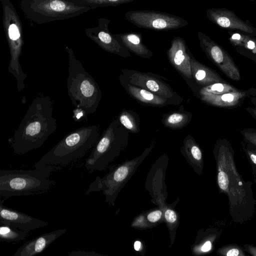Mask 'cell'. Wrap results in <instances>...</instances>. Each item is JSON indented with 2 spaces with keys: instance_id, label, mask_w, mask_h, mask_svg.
I'll use <instances>...</instances> for the list:
<instances>
[{
  "instance_id": "6da1fadb",
  "label": "cell",
  "mask_w": 256,
  "mask_h": 256,
  "mask_svg": "<svg viewBox=\"0 0 256 256\" xmlns=\"http://www.w3.org/2000/svg\"><path fill=\"white\" fill-rule=\"evenodd\" d=\"M213 153L216 162V182L220 192L228 198L232 220L240 224L250 220L256 211L252 184L245 181L236 167L234 150L226 138L218 140Z\"/></svg>"
},
{
  "instance_id": "7a4b0ae2",
  "label": "cell",
  "mask_w": 256,
  "mask_h": 256,
  "mask_svg": "<svg viewBox=\"0 0 256 256\" xmlns=\"http://www.w3.org/2000/svg\"><path fill=\"white\" fill-rule=\"evenodd\" d=\"M49 96H38L30 105L12 140L14 152L24 154L40 147L56 130Z\"/></svg>"
},
{
  "instance_id": "3957f363",
  "label": "cell",
  "mask_w": 256,
  "mask_h": 256,
  "mask_svg": "<svg viewBox=\"0 0 256 256\" xmlns=\"http://www.w3.org/2000/svg\"><path fill=\"white\" fill-rule=\"evenodd\" d=\"M100 136L95 125L82 126L67 134L36 162L34 166L50 173L83 158L94 146Z\"/></svg>"
},
{
  "instance_id": "277c9868",
  "label": "cell",
  "mask_w": 256,
  "mask_h": 256,
  "mask_svg": "<svg viewBox=\"0 0 256 256\" xmlns=\"http://www.w3.org/2000/svg\"><path fill=\"white\" fill-rule=\"evenodd\" d=\"M65 48L68 61V94L76 108L82 110L87 115L92 114L97 110L102 98L100 88L76 58L72 50L68 46Z\"/></svg>"
},
{
  "instance_id": "5b68a950",
  "label": "cell",
  "mask_w": 256,
  "mask_h": 256,
  "mask_svg": "<svg viewBox=\"0 0 256 256\" xmlns=\"http://www.w3.org/2000/svg\"><path fill=\"white\" fill-rule=\"evenodd\" d=\"M51 173L35 168L32 170H0V196L6 200L16 196H34L48 192L56 182Z\"/></svg>"
},
{
  "instance_id": "8992f818",
  "label": "cell",
  "mask_w": 256,
  "mask_h": 256,
  "mask_svg": "<svg viewBox=\"0 0 256 256\" xmlns=\"http://www.w3.org/2000/svg\"><path fill=\"white\" fill-rule=\"evenodd\" d=\"M19 5L26 17L38 24L67 20L95 8L69 0H19Z\"/></svg>"
},
{
  "instance_id": "52a82bcc",
  "label": "cell",
  "mask_w": 256,
  "mask_h": 256,
  "mask_svg": "<svg viewBox=\"0 0 256 256\" xmlns=\"http://www.w3.org/2000/svg\"><path fill=\"white\" fill-rule=\"evenodd\" d=\"M0 2L3 10L4 28L10 55L8 70L14 76L18 90L20 92L25 87L24 80L26 78V74L23 72L19 60L24 42L22 22L10 0H0Z\"/></svg>"
},
{
  "instance_id": "ba28073f",
  "label": "cell",
  "mask_w": 256,
  "mask_h": 256,
  "mask_svg": "<svg viewBox=\"0 0 256 256\" xmlns=\"http://www.w3.org/2000/svg\"><path fill=\"white\" fill-rule=\"evenodd\" d=\"M148 148L138 157L110 168L108 172L102 178L97 176L88 186L84 194L102 190L105 202L114 206L115 200L126 182L134 173L138 166L150 151Z\"/></svg>"
},
{
  "instance_id": "9c48e42d",
  "label": "cell",
  "mask_w": 256,
  "mask_h": 256,
  "mask_svg": "<svg viewBox=\"0 0 256 256\" xmlns=\"http://www.w3.org/2000/svg\"><path fill=\"white\" fill-rule=\"evenodd\" d=\"M123 144L118 132V122L113 121L86 160L84 167L90 173L106 168L120 154Z\"/></svg>"
},
{
  "instance_id": "30bf717a",
  "label": "cell",
  "mask_w": 256,
  "mask_h": 256,
  "mask_svg": "<svg viewBox=\"0 0 256 256\" xmlns=\"http://www.w3.org/2000/svg\"><path fill=\"white\" fill-rule=\"evenodd\" d=\"M126 20L140 28L167 31L182 28L188 24L187 20L170 13L149 10H129Z\"/></svg>"
},
{
  "instance_id": "8fae6325",
  "label": "cell",
  "mask_w": 256,
  "mask_h": 256,
  "mask_svg": "<svg viewBox=\"0 0 256 256\" xmlns=\"http://www.w3.org/2000/svg\"><path fill=\"white\" fill-rule=\"evenodd\" d=\"M200 45L208 59L228 78L240 80L239 69L229 54L220 45L202 32H198Z\"/></svg>"
},
{
  "instance_id": "7c38bea8",
  "label": "cell",
  "mask_w": 256,
  "mask_h": 256,
  "mask_svg": "<svg viewBox=\"0 0 256 256\" xmlns=\"http://www.w3.org/2000/svg\"><path fill=\"white\" fill-rule=\"evenodd\" d=\"M96 26L86 28L85 34L104 50L124 58L130 56V51L120 42L109 30L110 20L100 18Z\"/></svg>"
},
{
  "instance_id": "4fadbf2b",
  "label": "cell",
  "mask_w": 256,
  "mask_h": 256,
  "mask_svg": "<svg viewBox=\"0 0 256 256\" xmlns=\"http://www.w3.org/2000/svg\"><path fill=\"white\" fill-rule=\"evenodd\" d=\"M206 17L210 22L221 28L236 30L256 36V28L248 20H243L233 11L225 8H208Z\"/></svg>"
},
{
  "instance_id": "5bb4252c",
  "label": "cell",
  "mask_w": 256,
  "mask_h": 256,
  "mask_svg": "<svg viewBox=\"0 0 256 256\" xmlns=\"http://www.w3.org/2000/svg\"><path fill=\"white\" fill-rule=\"evenodd\" d=\"M122 72L121 78L129 84L169 100L174 101L175 96H178L169 86L153 76L152 74L128 70H122Z\"/></svg>"
},
{
  "instance_id": "9a60e30c",
  "label": "cell",
  "mask_w": 256,
  "mask_h": 256,
  "mask_svg": "<svg viewBox=\"0 0 256 256\" xmlns=\"http://www.w3.org/2000/svg\"><path fill=\"white\" fill-rule=\"evenodd\" d=\"M0 200V223L10 225L24 231H30L49 225L48 222L4 206Z\"/></svg>"
},
{
  "instance_id": "2e32d148",
  "label": "cell",
  "mask_w": 256,
  "mask_h": 256,
  "mask_svg": "<svg viewBox=\"0 0 256 256\" xmlns=\"http://www.w3.org/2000/svg\"><path fill=\"white\" fill-rule=\"evenodd\" d=\"M170 62L173 66L188 78H192L190 60L192 56L184 39L174 37L167 52Z\"/></svg>"
},
{
  "instance_id": "e0dca14e",
  "label": "cell",
  "mask_w": 256,
  "mask_h": 256,
  "mask_svg": "<svg viewBox=\"0 0 256 256\" xmlns=\"http://www.w3.org/2000/svg\"><path fill=\"white\" fill-rule=\"evenodd\" d=\"M67 230V228L58 229L27 241L17 249L12 256H34L40 254Z\"/></svg>"
},
{
  "instance_id": "ac0fdd59",
  "label": "cell",
  "mask_w": 256,
  "mask_h": 256,
  "mask_svg": "<svg viewBox=\"0 0 256 256\" xmlns=\"http://www.w3.org/2000/svg\"><path fill=\"white\" fill-rule=\"evenodd\" d=\"M248 96H249L246 90H240L218 95L200 96L204 102L212 106L223 108H234L240 106Z\"/></svg>"
},
{
  "instance_id": "d6986e66",
  "label": "cell",
  "mask_w": 256,
  "mask_h": 256,
  "mask_svg": "<svg viewBox=\"0 0 256 256\" xmlns=\"http://www.w3.org/2000/svg\"><path fill=\"white\" fill-rule=\"evenodd\" d=\"M116 39L129 51L143 58H150L153 55L142 42V36L137 32L114 34Z\"/></svg>"
},
{
  "instance_id": "ffe728a7",
  "label": "cell",
  "mask_w": 256,
  "mask_h": 256,
  "mask_svg": "<svg viewBox=\"0 0 256 256\" xmlns=\"http://www.w3.org/2000/svg\"><path fill=\"white\" fill-rule=\"evenodd\" d=\"M190 66L192 77L202 87L214 83L226 82L216 71L198 62L192 56L190 60Z\"/></svg>"
},
{
  "instance_id": "44dd1931",
  "label": "cell",
  "mask_w": 256,
  "mask_h": 256,
  "mask_svg": "<svg viewBox=\"0 0 256 256\" xmlns=\"http://www.w3.org/2000/svg\"><path fill=\"white\" fill-rule=\"evenodd\" d=\"M122 85L132 97L142 103L154 106H164L175 104L172 100L126 82L124 83L122 82Z\"/></svg>"
},
{
  "instance_id": "7402d4cb",
  "label": "cell",
  "mask_w": 256,
  "mask_h": 256,
  "mask_svg": "<svg viewBox=\"0 0 256 256\" xmlns=\"http://www.w3.org/2000/svg\"><path fill=\"white\" fill-rule=\"evenodd\" d=\"M184 148L186 160L196 172L200 174L202 172L204 160L202 152L198 144L192 138H186L184 140Z\"/></svg>"
},
{
  "instance_id": "603a6c76",
  "label": "cell",
  "mask_w": 256,
  "mask_h": 256,
  "mask_svg": "<svg viewBox=\"0 0 256 256\" xmlns=\"http://www.w3.org/2000/svg\"><path fill=\"white\" fill-rule=\"evenodd\" d=\"M28 232L10 225L0 224V240L1 242H19L26 239L29 236Z\"/></svg>"
},
{
  "instance_id": "cb8c5ba5",
  "label": "cell",
  "mask_w": 256,
  "mask_h": 256,
  "mask_svg": "<svg viewBox=\"0 0 256 256\" xmlns=\"http://www.w3.org/2000/svg\"><path fill=\"white\" fill-rule=\"evenodd\" d=\"M229 40L235 47H242L256 53V38L254 36L240 32H229Z\"/></svg>"
},
{
  "instance_id": "d4e9b609",
  "label": "cell",
  "mask_w": 256,
  "mask_h": 256,
  "mask_svg": "<svg viewBox=\"0 0 256 256\" xmlns=\"http://www.w3.org/2000/svg\"><path fill=\"white\" fill-rule=\"evenodd\" d=\"M239 90L226 82L214 83L202 87L199 90V96L218 95L238 91Z\"/></svg>"
},
{
  "instance_id": "484cf974",
  "label": "cell",
  "mask_w": 256,
  "mask_h": 256,
  "mask_svg": "<svg viewBox=\"0 0 256 256\" xmlns=\"http://www.w3.org/2000/svg\"><path fill=\"white\" fill-rule=\"evenodd\" d=\"M190 119L186 113L174 112L167 115L164 118L162 123L165 126L178 128L186 126Z\"/></svg>"
},
{
  "instance_id": "4316f807",
  "label": "cell",
  "mask_w": 256,
  "mask_h": 256,
  "mask_svg": "<svg viewBox=\"0 0 256 256\" xmlns=\"http://www.w3.org/2000/svg\"><path fill=\"white\" fill-rule=\"evenodd\" d=\"M81 6L94 8L116 6L131 2L134 0H69Z\"/></svg>"
},
{
  "instance_id": "83f0119b",
  "label": "cell",
  "mask_w": 256,
  "mask_h": 256,
  "mask_svg": "<svg viewBox=\"0 0 256 256\" xmlns=\"http://www.w3.org/2000/svg\"><path fill=\"white\" fill-rule=\"evenodd\" d=\"M217 253L226 256H246L243 250L237 245H227L220 248Z\"/></svg>"
},
{
  "instance_id": "f1b7e54d",
  "label": "cell",
  "mask_w": 256,
  "mask_h": 256,
  "mask_svg": "<svg viewBox=\"0 0 256 256\" xmlns=\"http://www.w3.org/2000/svg\"><path fill=\"white\" fill-rule=\"evenodd\" d=\"M120 121L128 130L134 132H138V128L134 120V118L127 112H123L120 114Z\"/></svg>"
},
{
  "instance_id": "f546056e",
  "label": "cell",
  "mask_w": 256,
  "mask_h": 256,
  "mask_svg": "<svg viewBox=\"0 0 256 256\" xmlns=\"http://www.w3.org/2000/svg\"><path fill=\"white\" fill-rule=\"evenodd\" d=\"M163 212L164 216L169 230L174 229L178 223V216L176 212L170 208H165Z\"/></svg>"
},
{
  "instance_id": "4dcf8cb0",
  "label": "cell",
  "mask_w": 256,
  "mask_h": 256,
  "mask_svg": "<svg viewBox=\"0 0 256 256\" xmlns=\"http://www.w3.org/2000/svg\"><path fill=\"white\" fill-rule=\"evenodd\" d=\"M244 142L256 147V128H246L240 130Z\"/></svg>"
},
{
  "instance_id": "1f68e13d",
  "label": "cell",
  "mask_w": 256,
  "mask_h": 256,
  "mask_svg": "<svg viewBox=\"0 0 256 256\" xmlns=\"http://www.w3.org/2000/svg\"><path fill=\"white\" fill-rule=\"evenodd\" d=\"M163 216V211L160 209H156L148 213L146 219L150 224H155L160 221Z\"/></svg>"
},
{
  "instance_id": "d6a6232c",
  "label": "cell",
  "mask_w": 256,
  "mask_h": 256,
  "mask_svg": "<svg viewBox=\"0 0 256 256\" xmlns=\"http://www.w3.org/2000/svg\"><path fill=\"white\" fill-rule=\"evenodd\" d=\"M236 50L241 55L246 56L256 63V53L252 52L242 47H236Z\"/></svg>"
},
{
  "instance_id": "836d02e7",
  "label": "cell",
  "mask_w": 256,
  "mask_h": 256,
  "mask_svg": "<svg viewBox=\"0 0 256 256\" xmlns=\"http://www.w3.org/2000/svg\"><path fill=\"white\" fill-rule=\"evenodd\" d=\"M70 256H103L104 254L94 251L73 250L68 253Z\"/></svg>"
},
{
  "instance_id": "e575fe53",
  "label": "cell",
  "mask_w": 256,
  "mask_h": 256,
  "mask_svg": "<svg viewBox=\"0 0 256 256\" xmlns=\"http://www.w3.org/2000/svg\"><path fill=\"white\" fill-rule=\"evenodd\" d=\"M87 114L84 111L80 108H76L74 110L73 118L75 121L79 122L86 118Z\"/></svg>"
},
{
  "instance_id": "d590c367",
  "label": "cell",
  "mask_w": 256,
  "mask_h": 256,
  "mask_svg": "<svg viewBox=\"0 0 256 256\" xmlns=\"http://www.w3.org/2000/svg\"><path fill=\"white\" fill-rule=\"evenodd\" d=\"M244 247L245 250L252 256H256V246L250 244H246Z\"/></svg>"
},
{
  "instance_id": "8d00e7d4",
  "label": "cell",
  "mask_w": 256,
  "mask_h": 256,
  "mask_svg": "<svg viewBox=\"0 0 256 256\" xmlns=\"http://www.w3.org/2000/svg\"><path fill=\"white\" fill-rule=\"evenodd\" d=\"M212 248V243L210 240L206 241L201 248V250L203 252H208Z\"/></svg>"
},
{
  "instance_id": "74e56055",
  "label": "cell",
  "mask_w": 256,
  "mask_h": 256,
  "mask_svg": "<svg viewBox=\"0 0 256 256\" xmlns=\"http://www.w3.org/2000/svg\"><path fill=\"white\" fill-rule=\"evenodd\" d=\"M246 110L256 120V107H247Z\"/></svg>"
},
{
  "instance_id": "f35d334b",
  "label": "cell",
  "mask_w": 256,
  "mask_h": 256,
  "mask_svg": "<svg viewBox=\"0 0 256 256\" xmlns=\"http://www.w3.org/2000/svg\"><path fill=\"white\" fill-rule=\"evenodd\" d=\"M246 92L249 96H256V88H250L246 90Z\"/></svg>"
},
{
  "instance_id": "ab89813d",
  "label": "cell",
  "mask_w": 256,
  "mask_h": 256,
  "mask_svg": "<svg viewBox=\"0 0 256 256\" xmlns=\"http://www.w3.org/2000/svg\"><path fill=\"white\" fill-rule=\"evenodd\" d=\"M134 248L136 251H139L142 248V243L138 240H136L134 243Z\"/></svg>"
},
{
  "instance_id": "60d3db41",
  "label": "cell",
  "mask_w": 256,
  "mask_h": 256,
  "mask_svg": "<svg viewBox=\"0 0 256 256\" xmlns=\"http://www.w3.org/2000/svg\"><path fill=\"white\" fill-rule=\"evenodd\" d=\"M251 102H252V104H253V105L255 107H256V96H252L251 98Z\"/></svg>"
},
{
  "instance_id": "b9f144b4",
  "label": "cell",
  "mask_w": 256,
  "mask_h": 256,
  "mask_svg": "<svg viewBox=\"0 0 256 256\" xmlns=\"http://www.w3.org/2000/svg\"><path fill=\"white\" fill-rule=\"evenodd\" d=\"M252 166V171H253V173L254 174H255L256 176V166Z\"/></svg>"
}]
</instances>
